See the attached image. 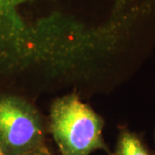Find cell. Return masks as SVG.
Masks as SVG:
<instances>
[{
	"label": "cell",
	"mask_w": 155,
	"mask_h": 155,
	"mask_svg": "<svg viewBox=\"0 0 155 155\" xmlns=\"http://www.w3.org/2000/svg\"><path fill=\"white\" fill-rule=\"evenodd\" d=\"M28 155H52L50 153V152L47 149V147H41V148H39V149L35 150V151H34L32 152L31 153H29Z\"/></svg>",
	"instance_id": "obj_4"
},
{
	"label": "cell",
	"mask_w": 155,
	"mask_h": 155,
	"mask_svg": "<svg viewBox=\"0 0 155 155\" xmlns=\"http://www.w3.org/2000/svg\"><path fill=\"white\" fill-rule=\"evenodd\" d=\"M103 127L101 117L77 95L60 97L51 106L49 129L61 155H90L97 150L113 155Z\"/></svg>",
	"instance_id": "obj_1"
},
{
	"label": "cell",
	"mask_w": 155,
	"mask_h": 155,
	"mask_svg": "<svg viewBox=\"0 0 155 155\" xmlns=\"http://www.w3.org/2000/svg\"><path fill=\"white\" fill-rule=\"evenodd\" d=\"M0 155H6L5 151L3 149V147H2V146H1V143H0Z\"/></svg>",
	"instance_id": "obj_5"
},
{
	"label": "cell",
	"mask_w": 155,
	"mask_h": 155,
	"mask_svg": "<svg viewBox=\"0 0 155 155\" xmlns=\"http://www.w3.org/2000/svg\"><path fill=\"white\" fill-rule=\"evenodd\" d=\"M37 110L21 96L0 93V143L6 155H28L45 147Z\"/></svg>",
	"instance_id": "obj_2"
},
{
	"label": "cell",
	"mask_w": 155,
	"mask_h": 155,
	"mask_svg": "<svg viewBox=\"0 0 155 155\" xmlns=\"http://www.w3.org/2000/svg\"><path fill=\"white\" fill-rule=\"evenodd\" d=\"M113 155H155V153L148 148L140 135L127 127H122Z\"/></svg>",
	"instance_id": "obj_3"
},
{
	"label": "cell",
	"mask_w": 155,
	"mask_h": 155,
	"mask_svg": "<svg viewBox=\"0 0 155 155\" xmlns=\"http://www.w3.org/2000/svg\"><path fill=\"white\" fill-rule=\"evenodd\" d=\"M153 136H154V144H155V128H154V134H153Z\"/></svg>",
	"instance_id": "obj_6"
}]
</instances>
